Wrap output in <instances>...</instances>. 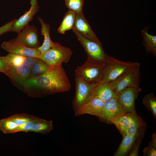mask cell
I'll return each instance as SVG.
<instances>
[{
  "label": "cell",
  "instance_id": "cell-1",
  "mask_svg": "<svg viewBox=\"0 0 156 156\" xmlns=\"http://www.w3.org/2000/svg\"><path fill=\"white\" fill-rule=\"evenodd\" d=\"M23 86L52 94L68 91L71 85L62 64L52 66L44 74L30 78Z\"/></svg>",
  "mask_w": 156,
  "mask_h": 156
},
{
  "label": "cell",
  "instance_id": "cell-2",
  "mask_svg": "<svg viewBox=\"0 0 156 156\" xmlns=\"http://www.w3.org/2000/svg\"><path fill=\"white\" fill-rule=\"evenodd\" d=\"M136 63L122 61L108 55L104 67L103 78L99 83H108L113 81Z\"/></svg>",
  "mask_w": 156,
  "mask_h": 156
},
{
  "label": "cell",
  "instance_id": "cell-3",
  "mask_svg": "<svg viewBox=\"0 0 156 156\" xmlns=\"http://www.w3.org/2000/svg\"><path fill=\"white\" fill-rule=\"evenodd\" d=\"M105 64L87 58L83 64L76 68L75 74L79 75L89 83H99L103 78Z\"/></svg>",
  "mask_w": 156,
  "mask_h": 156
},
{
  "label": "cell",
  "instance_id": "cell-4",
  "mask_svg": "<svg viewBox=\"0 0 156 156\" xmlns=\"http://www.w3.org/2000/svg\"><path fill=\"white\" fill-rule=\"evenodd\" d=\"M140 63L136 62L131 68L116 79L108 83L117 94L127 88L140 87Z\"/></svg>",
  "mask_w": 156,
  "mask_h": 156
},
{
  "label": "cell",
  "instance_id": "cell-5",
  "mask_svg": "<svg viewBox=\"0 0 156 156\" xmlns=\"http://www.w3.org/2000/svg\"><path fill=\"white\" fill-rule=\"evenodd\" d=\"M73 52L71 49L54 42L50 49L41 53L39 58L50 65L55 66L67 63L70 60Z\"/></svg>",
  "mask_w": 156,
  "mask_h": 156
},
{
  "label": "cell",
  "instance_id": "cell-6",
  "mask_svg": "<svg viewBox=\"0 0 156 156\" xmlns=\"http://www.w3.org/2000/svg\"><path fill=\"white\" fill-rule=\"evenodd\" d=\"M72 30L87 53L88 58L98 62H105L108 55L105 53L102 44L88 39L75 29Z\"/></svg>",
  "mask_w": 156,
  "mask_h": 156
},
{
  "label": "cell",
  "instance_id": "cell-7",
  "mask_svg": "<svg viewBox=\"0 0 156 156\" xmlns=\"http://www.w3.org/2000/svg\"><path fill=\"white\" fill-rule=\"evenodd\" d=\"M75 92L73 102L75 112L88 100L92 89L98 83H90L75 74Z\"/></svg>",
  "mask_w": 156,
  "mask_h": 156
},
{
  "label": "cell",
  "instance_id": "cell-8",
  "mask_svg": "<svg viewBox=\"0 0 156 156\" xmlns=\"http://www.w3.org/2000/svg\"><path fill=\"white\" fill-rule=\"evenodd\" d=\"M141 90L140 87H128L117 94L116 97L118 101L125 113H136L135 102Z\"/></svg>",
  "mask_w": 156,
  "mask_h": 156
},
{
  "label": "cell",
  "instance_id": "cell-9",
  "mask_svg": "<svg viewBox=\"0 0 156 156\" xmlns=\"http://www.w3.org/2000/svg\"><path fill=\"white\" fill-rule=\"evenodd\" d=\"M1 47L9 53L39 58L41 52L37 48H30L16 38L4 41Z\"/></svg>",
  "mask_w": 156,
  "mask_h": 156
},
{
  "label": "cell",
  "instance_id": "cell-10",
  "mask_svg": "<svg viewBox=\"0 0 156 156\" xmlns=\"http://www.w3.org/2000/svg\"><path fill=\"white\" fill-rule=\"evenodd\" d=\"M104 102L97 98L92 99L85 102L75 112V116L88 114L97 117L99 119L103 116Z\"/></svg>",
  "mask_w": 156,
  "mask_h": 156
},
{
  "label": "cell",
  "instance_id": "cell-11",
  "mask_svg": "<svg viewBox=\"0 0 156 156\" xmlns=\"http://www.w3.org/2000/svg\"><path fill=\"white\" fill-rule=\"evenodd\" d=\"M37 32L35 25L28 24L18 33L16 38L27 47L37 48L40 46Z\"/></svg>",
  "mask_w": 156,
  "mask_h": 156
},
{
  "label": "cell",
  "instance_id": "cell-12",
  "mask_svg": "<svg viewBox=\"0 0 156 156\" xmlns=\"http://www.w3.org/2000/svg\"><path fill=\"white\" fill-rule=\"evenodd\" d=\"M31 68L24 64L18 66H8L3 73L13 81L23 86L30 77Z\"/></svg>",
  "mask_w": 156,
  "mask_h": 156
},
{
  "label": "cell",
  "instance_id": "cell-13",
  "mask_svg": "<svg viewBox=\"0 0 156 156\" xmlns=\"http://www.w3.org/2000/svg\"><path fill=\"white\" fill-rule=\"evenodd\" d=\"M104 114L100 120L107 124H112L111 120L115 117L125 113L118 102L117 97L113 98L104 103Z\"/></svg>",
  "mask_w": 156,
  "mask_h": 156
},
{
  "label": "cell",
  "instance_id": "cell-14",
  "mask_svg": "<svg viewBox=\"0 0 156 156\" xmlns=\"http://www.w3.org/2000/svg\"><path fill=\"white\" fill-rule=\"evenodd\" d=\"M29 9L16 19L10 31L18 33L32 21L35 15L38 11L39 6L37 0H31Z\"/></svg>",
  "mask_w": 156,
  "mask_h": 156
},
{
  "label": "cell",
  "instance_id": "cell-15",
  "mask_svg": "<svg viewBox=\"0 0 156 156\" xmlns=\"http://www.w3.org/2000/svg\"><path fill=\"white\" fill-rule=\"evenodd\" d=\"M73 29L86 38L98 43L102 44L92 30L88 21L85 18L83 14H76Z\"/></svg>",
  "mask_w": 156,
  "mask_h": 156
},
{
  "label": "cell",
  "instance_id": "cell-16",
  "mask_svg": "<svg viewBox=\"0 0 156 156\" xmlns=\"http://www.w3.org/2000/svg\"><path fill=\"white\" fill-rule=\"evenodd\" d=\"M117 95L109 83H99L92 89L86 101L97 98L105 102Z\"/></svg>",
  "mask_w": 156,
  "mask_h": 156
},
{
  "label": "cell",
  "instance_id": "cell-17",
  "mask_svg": "<svg viewBox=\"0 0 156 156\" xmlns=\"http://www.w3.org/2000/svg\"><path fill=\"white\" fill-rule=\"evenodd\" d=\"M4 57L9 66H16L24 64L31 68L39 59V58L12 53H9Z\"/></svg>",
  "mask_w": 156,
  "mask_h": 156
},
{
  "label": "cell",
  "instance_id": "cell-18",
  "mask_svg": "<svg viewBox=\"0 0 156 156\" xmlns=\"http://www.w3.org/2000/svg\"><path fill=\"white\" fill-rule=\"evenodd\" d=\"M130 124L127 134L139 136L145 133L146 123L142 118L136 113H129Z\"/></svg>",
  "mask_w": 156,
  "mask_h": 156
},
{
  "label": "cell",
  "instance_id": "cell-19",
  "mask_svg": "<svg viewBox=\"0 0 156 156\" xmlns=\"http://www.w3.org/2000/svg\"><path fill=\"white\" fill-rule=\"evenodd\" d=\"M37 19L41 25V33L44 36V40L42 45L37 49L41 53H42L50 49L53 46L54 42L51 40L50 36V25L44 22L41 18L38 17Z\"/></svg>",
  "mask_w": 156,
  "mask_h": 156
},
{
  "label": "cell",
  "instance_id": "cell-20",
  "mask_svg": "<svg viewBox=\"0 0 156 156\" xmlns=\"http://www.w3.org/2000/svg\"><path fill=\"white\" fill-rule=\"evenodd\" d=\"M139 136L127 134L123 137L122 141L114 155V156L127 155L130 151L136 139Z\"/></svg>",
  "mask_w": 156,
  "mask_h": 156
},
{
  "label": "cell",
  "instance_id": "cell-21",
  "mask_svg": "<svg viewBox=\"0 0 156 156\" xmlns=\"http://www.w3.org/2000/svg\"><path fill=\"white\" fill-rule=\"evenodd\" d=\"M111 123L114 124L123 137L127 134L130 124L129 113H125L113 118Z\"/></svg>",
  "mask_w": 156,
  "mask_h": 156
},
{
  "label": "cell",
  "instance_id": "cell-22",
  "mask_svg": "<svg viewBox=\"0 0 156 156\" xmlns=\"http://www.w3.org/2000/svg\"><path fill=\"white\" fill-rule=\"evenodd\" d=\"M148 27H144L141 31L143 37V44L147 53H151L156 56V36L148 33Z\"/></svg>",
  "mask_w": 156,
  "mask_h": 156
},
{
  "label": "cell",
  "instance_id": "cell-23",
  "mask_svg": "<svg viewBox=\"0 0 156 156\" xmlns=\"http://www.w3.org/2000/svg\"><path fill=\"white\" fill-rule=\"evenodd\" d=\"M76 16V14L74 12L70 10L67 12L57 29L58 32L64 34L66 31L73 29Z\"/></svg>",
  "mask_w": 156,
  "mask_h": 156
},
{
  "label": "cell",
  "instance_id": "cell-24",
  "mask_svg": "<svg viewBox=\"0 0 156 156\" xmlns=\"http://www.w3.org/2000/svg\"><path fill=\"white\" fill-rule=\"evenodd\" d=\"M53 128L52 120H48L38 118L30 132L46 134L50 132Z\"/></svg>",
  "mask_w": 156,
  "mask_h": 156
},
{
  "label": "cell",
  "instance_id": "cell-25",
  "mask_svg": "<svg viewBox=\"0 0 156 156\" xmlns=\"http://www.w3.org/2000/svg\"><path fill=\"white\" fill-rule=\"evenodd\" d=\"M18 127V126L9 117L0 120V130L4 134L17 132Z\"/></svg>",
  "mask_w": 156,
  "mask_h": 156
},
{
  "label": "cell",
  "instance_id": "cell-26",
  "mask_svg": "<svg viewBox=\"0 0 156 156\" xmlns=\"http://www.w3.org/2000/svg\"><path fill=\"white\" fill-rule=\"evenodd\" d=\"M52 66L42 60L39 59L31 68L30 77L41 75L48 70Z\"/></svg>",
  "mask_w": 156,
  "mask_h": 156
},
{
  "label": "cell",
  "instance_id": "cell-27",
  "mask_svg": "<svg viewBox=\"0 0 156 156\" xmlns=\"http://www.w3.org/2000/svg\"><path fill=\"white\" fill-rule=\"evenodd\" d=\"M142 102L146 108L152 114L153 117L156 118V98L153 93L145 94Z\"/></svg>",
  "mask_w": 156,
  "mask_h": 156
},
{
  "label": "cell",
  "instance_id": "cell-28",
  "mask_svg": "<svg viewBox=\"0 0 156 156\" xmlns=\"http://www.w3.org/2000/svg\"><path fill=\"white\" fill-rule=\"evenodd\" d=\"M65 5L69 10L76 14H83L84 0H65Z\"/></svg>",
  "mask_w": 156,
  "mask_h": 156
},
{
  "label": "cell",
  "instance_id": "cell-29",
  "mask_svg": "<svg viewBox=\"0 0 156 156\" xmlns=\"http://www.w3.org/2000/svg\"><path fill=\"white\" fill-rule=\"evenodd\" d=\"M36 116L26 114H16L9 118L18 126L23 125Z\"/></svg>",
  "mask_w": 156,
  "mask_h": 156
},
{
  "label": "cell",
  "instance_id": "cell-30",
  "mask_svg": "<svg viewBox=\"0 0 156 156\" xmlns=\"http://www.w3.org/2000/svg\"><path fill=\"white\" fill-rule=\"evenodd\" d=\"M144 134H143L141 135L136 139L130 152L129 156H138V155L139 147Z\"/></svg>",
  "mask_w": 156,
  "mask_h": 156
},
{
  "label": "cell",
  "instance_id": "cell-31",
  "mask_svg": "<svg viewBox=\"0 0 156 156\" xmlns=\"http://www.w3.org/2000/svg\"><path fill=\"white\" fill-rule=\"evenodd\" d=\"M38 117H36L33 119L31 120L24 125L18 126L17 132L23 131L26 132H30L34 124L36 121Z\"/></svg>",
  "mask_w": 156,
  "mask_h": 156
},
{
  "label": "cell",
  "instance_id": "cell-32",
  "mask_svg": "<svg viewBox=\"0 0 156 156\" xmlns=\"http://www.w3.org/2000/svg\"><path fill=\"white\" fill-rule=\"evenodd\" d=\"M17 19L14 18L0 27V36L10 31Z\"/></svg>",
  "mask_w": 156,
  "mask_h": 156
},
{
  "label": "cell",
  "instance_id": "cell-33",
  "mask_svg": "<svg viewBox=\"0 0 156 156\" xmlns=\"http://www.w3.org/2000/svg\"><path fill=\"white\" fill-rule=\"evenodd\" d=\"M144 156H155L156 155V148L149 144L143 150Z\"/></svg>",
  "mask_w": 156,
  "mask_h": 156
},
{
  "label": "cell",
  "instance_id": "cell-34",
  "mask_svg": "<svg viewBox=\"0 0 156 156\" xmlns=\"http://www.w3.org/2000/svg\"><path fill=\"white\" fill-rule=\"evenodd\" d=\"M8 66L5 59L4 56H0V72L3 73L8 68Z\"/></svg>",
  "mask_w": 156,
  "mask_h": 156
},
{
  "label": "cell",
  "instance_id": "cell-35",
  "mask_svg": "<svg viewBox=\"0 0 156 156\" xmlns=\"http://www.w3.org/2000/svg\"><path fill=\"white\" fill-rule=\"evenodd\" d=\"M149 144L152 145L154 147L156 148V132L153 133L152 135V138Z\"/></svg>",
  "mask_w": 156,
  "mask_h": 156
}]
</instances>
